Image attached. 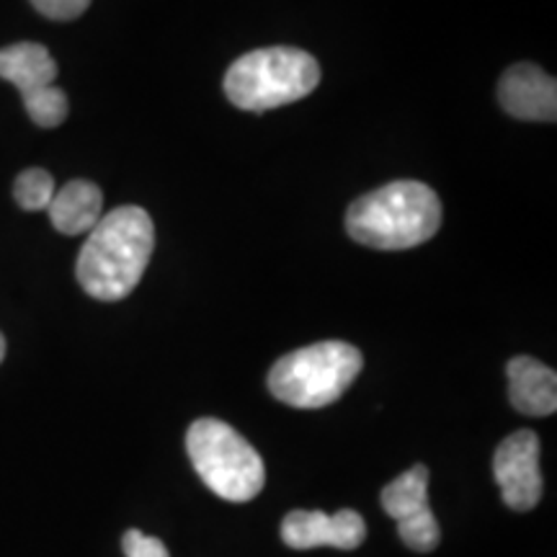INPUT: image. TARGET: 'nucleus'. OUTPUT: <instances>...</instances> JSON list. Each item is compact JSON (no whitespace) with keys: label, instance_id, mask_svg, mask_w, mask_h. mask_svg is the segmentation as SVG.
I'll use <instances>...</instances> for the list:
<instances>
[{"label":"nucleus","instance_id":"ddd939ff","mask_svg":"<svg viewBox=\"0 0 557 557\" xmlns=\"http://www.w3.org/2000/svg\"><path fill=\"white\" fill-rule=\"evenodd\" d=\"M13 197H16L18 207L26 209V212L47 209L54 197V178L45 169H29L18 173L16 184H13Z\"/></svg>","mask_w":557,"mask_h":557},{"label":"nucleus","instance_id":"7ed1b4c3","mask_svg":"<svg viewBox=\"0 0 557 557\" xmlns=\"http://www.w3.org/2000/svg\"><path fill=\"white\" fill-rule=\"evenodd\" d=\"M320 83V65L297 47H263L243 54L225 75V94L243 111L287 107L310 96Z\"/></svg>","mask_w":557,"mask_h":557},{"label":"nucleus","instance_id":"9b49d317","mask_svg":"<svg viewBox=\"0 0 557 557\" xmlns=\"http://www.w3.org/2000/svg\"><path fill=\"white\" fill-rule=\"evenodd\" d=\"M508 398L524 416H553L557 410V374L532 357L508 361Z\"/></svg>","mask_w":557,"mask_h":557},{"label":"nucleus","instance_id":"2eb2a0df","mask_svg":"<svg viewBox=\"0 0 557 557\" xmlns=\"http://www.w3.org/2000/svg\"><path fill=\"white\" fill-rule=\"evenodd\" d=\"M32 5L52 21H73L86 13L90 0H32Z\"/></svg>","mask_w":557,"mask_h":557},{"label":"nucleus","instance_id":"20e7f679","mask_svg":"<svg viewBox=\"0 0 557 557\" xmlns=\"http://www.w3.org/2000/svg\"><path fill=\"white\" fill-rule=\"evenodd\" d=\"M364 359L344 341H320L287 354L271 367L269 389L284 406L315 410L341 400L359 377Z\"/></svg>","mask_w":557,"mask_h":557},{"label":"nucleus","instance_id":"9d476101","mask_svg":"<svg viewBox=\"0 0 557 557\" xmlns=\"http://www.w3.org/2000/svg\"><path fill=\"white\" fill-rule=\"evenodd\" d=\"M498 101L504 111L524 122L557 120V83L532 62L508 67L498 83Z\"/></svg>","mask_w":557,"mask_h":557},{"label":"nucleus","instance_id":"4468645a","mask_svg":"<svg viewBox=\"0 0 557 557\" xmlns=\"http://www.w3.org/2000/svg\"><path fill=\"white\" fill-rule=\"evenodd\" d=\"M122 549L127 557H171L165 545L156 537H148L139 529H129L122 540Z\"/></svg>","mask_w":557,"mask_h":557},{"label":"nucleus","instance_id":"39448f33","mask_svg":"<svg viewBox=\"0 0 557 557\" xmlns=\"http://www.w3.org/2000/svg\"><path fill=\"white\" fill-rule=\"evenodd\" d=\"M186 451L214 496L246 504L263 491V459L233 426L218 418H199L186 434Z\"/></svg>","mask_w":557,"mask_h":557},{"label":"nucleus","instance_id":"f257e3e1","mask_svg":"<svg viewBox=\"0 0 557 557\" xmlns=\"http://www.w3.org/2000/svg\"><path fill=\"white\" fill-rule=\"evenodd\" d=\"M156 248V227L143 207H116L96 222L83 243L78 267L81 287L101 302L124 299L143 278Z\"/></svg>","mask_w":557,"mask_h":557},{"label":"nucleus","instance_id":"dca6fc26","mask_svg":"<svg viewBox=\"0 0 557 557\" xmlns=\"http://www.w3.org/2000/svg\"><path fill=\"white\" fill-rule=\"evenodd\" d=\"M3 357H5V338L3 333H0V361H3Z\"/></svg>","mask_w":557,"mask_h":557},{"label":"nucleus","instance_id":"423d86ee","mask_svg":"<svg viewBox=\"0 0 557 557\" xmlns=\"http://www.w3.org/2000/svg\"><path fill=\"white\" fill-rule=\"evenodd\" d=\"M0 78L13 83L21 90V99L29 111L32 122L39 127H60L67 120V96L54 86L58 62L47 47L37 41H18V45L0 50Z\"/></svg>","mask_w":557,"mask_h":557},{"label":"nucleus","instance_id":"0eeeda50","mask_svg":"<svg viewBox=\"0 0 557 557\" xmlns=\"http://www.w3.org/2000/svg\"><path fill=\"white\" fill-rule=\"evenodd\" d=\"M382 508L389 519L398 521V534L416 553H431L442 540V529L429 506V470L416 465L380 493Z\"/></svg>","mask_w":557,"mask_h":557},{"label":"nucleus","instance_id":"f03ea898","mask_svg":"<svg viewBox=\"0 0 557 557\" xmlns=\"http://www.w3.org/2000/svg\"><path fill=\"white\" fill-rule=\"evenodd\" d=\"M442 225V201L421 181H393L348 207L346 230L361 246L408 250L431 240Z\"/></svg>","mask_w":557,"mask_h":557},{"label":"nucleus","instance_id":"1a4fd4ad","mask_svg":"<svg viewBox=\"0 0 557 557\" xmlns=\"http://www.w3.org/2000/svg\"><path fill=\"white\" fill-rule=\"evenodd\" d=\"M282 540L292 549H357L367 540V524L361 513L351 508H344L338 513L289 511L282 521Z\"/></svg>","mask_w":557,"mask_h":557},{"label":"nucleus","instance_id":"f8f14e48","mask_svg":"<svg viewBox=\"0 0 557 557\" xmlns=\"http://www.w3.org/2000/svg\"><path fill=\"white\" fill-rule=\"evenodd\" d=\"M101 209L103 194L99 186L78 178L54 191L47 212H50L54 230H60L62 235H83L90 233L101 220Z\"/></svg>","mask_w":557,"mask_h":557},{"label":"nucleus","instance_id":"6e6552de","mask_svg":"<svg viewBox=\"0 0 557 557\" xmlns=\"http://www.w3.org/2000/svg\"><path fill=\"white\" fill-rule=\"evenodd\" d=\"M493 475L500 485V498L513 511H532L542 498L540 438L534 431L521 429L498 444L493 457Z\"/></svg>","mask_w":557,"mask_h":557}]
</instances>
